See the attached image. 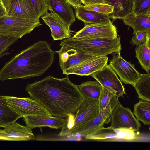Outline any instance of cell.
<instances>
[{"instance_id": "obj_15", "label": "cell", "mask_w": 150, "mask_h": 150, "mask_svg": "<svg viewBox=\"0 0 150 150\" xmlns=\"http://www.w3.org/2000/svg\"><path fill=\"white\" fill-rule=\"evenodd\" d=\"M0 129V136L7 138L8 141H30L35 137L30 128L15 122L8 124Z\"/></svg>"}, {"instance_id": "obj_9", "label": "cell", "mask_w": 150, "mask_h": 150, "mask_svg": "<svg viewBox=\"0 0 150 150\" xmlns=\"http://www.w3.org/2000/svg\"><path fill=\"white\" fill-rule=\"evenodd\" d=\"M110 122V126L114 129L128 128L138 131L141 127L131 109L124 107L120 103L112 112Z\"/></svg>"}, {"instance_id": "obj_24", "label": "cell", "mask_w": 150, "mask_h": 150, "mask_svg": "<svg viewBox=\"0 0 150 150\" xmlns=\"http://www.w3.org/2000/svg\"><path fill=\"white\" fill-rule=\"evenodd\" d=\"M150 37L144 43H141L136 47L135 56L137 59L142 67L147 73L150 71Z\"/></svg>"}, {"instance_id": "obj_5", "label": "cell", "mask_w": 150, "mask_h": 150, "mask_svg": "<svg viewBox=\"0 0 150 150\" xmlns=\"http://www.w3.org/2000/svg\"><path fill=\"white\" fill-rule=\"evenodd\" d=\"M41 25L40 20L25 19L7 15L0 17V34L20 38Z\"/></svg>"}, {"instance_id": "obj_6", "label": "cell", "mask_w": 150, "mask_h": 150, "mask_svg": "<svg viewBox=\"0 0 150 150\" xmlns=\"http://www.w3.org/2000/svg\"><path fill=\"white\" fill-rule=\"evenodd\" d=\"M4 99L6 104L21 117L29 115L52 116L45 107L30 97L5 96Z\"/></svg>"}, {"instance_id": "obj_32", "label": "cell", "mask_w": 150, "mask_h": 150, "mask_svg": "<svg viewBox=\"0 0 150 150\" xmlns=\"http://www.w3.org/2000/svg\"><path fill=\"white\" fill-rule=\"evenodd\" d=\"M30 1L39 18L48 12L49 6L47 0H30Z\"/></svg>"}, {"instance_id": "obj_7", "label": "cell", "mask_w": 150, "mask_h": 150, "mask_svg": "<svg viewBox=\"0 0 150 150\" xmlns=\"http://www.w3.org/2000/svg\"><path fill=\"white\" fill-rule=\"evenodd\" d=\"M119 76L122 83L129 84L134 87L140 78L141 74L134 65L123 59L120 53L114 54L108 65Z\"/></svg>"}, {"instance_id": "obj_35", "label": "cell", "mask_w": 150, "mask_h": 150, "mask_svg": "<svg viewBox=\"0 0 150 150\" xmlns=\"http://www.w3.org/2000/svg\"><path fill=\"white\" fill-rule=\"evenodd\" d=\"M84 5L96 4L103 3L107 4L105 0H81Z\"/></svg>"}, {"instance_id": "obj_30", "label": "cell", "mask_w": 150, "mask_h": 150, "mask_svg": "<svg viewBox=\"0 0 150 150\" xmlns=\"http://www.w3.org/2000/svg\"><path fill=\"white\" fill-rule=\"evenodd\" d=\"M18 39L15 37L0 34V59L4 56L10 54L7 52L9 47Z\"/></svg>"}, {"instance_id": "obj_21", "label": "cell", "mask_w": 150, "mask_h": 150, "mask_svg": "<svg viewBox=\"0 0 150 150\" xmlns=\"http://www.w3.org/2000/svg\"><path fill=\"white\" fill-rule=\"evenodd\" d=\"M107 4L113 7L109 17L113 20L123 19L133 13V0H105Z\"/></svg>"}, {"instance_id": "obj_14", "label": "cell", "mask_w": 150, "mask_h": 150, "mask_svg": "<svg viewBox=\"0 0 150 150\" xmlns=\"http://www.w3.org/2000/svg\"><path fill=\"white\" fill-rule=\"evenodd\" d=\"M27 126L31 129L44 127L58 129L66 126L68 118H62L52 116H39L29 115L23 117Z\"/></svg>"}, {"instance_id": "obj_12", "label": "cell", "mask_w": 150, "mask_h": 150, "mask_svg": "<svg viewBox=\"0 0 150 150\" xmlns=\"http://www.w3.org/2000/svg\"><path fill=\"white\" fill-rule=\"evenodd\" d=\"M45 24L51 30V36L54 40H61L71 37L70 25L52 11L41 17Z\"/></svg>"}, {"instance_id": "obj_29", "label": "cell", "mask_w": 150, "mask_h": 150, "mask_svg": "<svg viewBox=\"0 0 150 150\" xmlns=\"http://www.w3.org/2000/svg\"><path fill=\"white\" fill-rule=\"evenodd\" d=\"M117 133V139H121L129 142L138 140V134L135 130L128 128L114 129Z\"/></svg>"}, {"instance_id": "obj_19", "label": "cell", "mask_w": 150, "mask_h": 150, "mask_svg": "<svg viewBox=\"0 0 150 150\" xmlns=\"http://www.w3.org/2000/svg\"><path fill=\"white\" fill-rule=\"evenodd\" d=\"M76 17L87 24H107L112 22L109 15L104 14L86 9L80 5L75 9Z\"/></svg>"}, {"instance_id": "obj_28", "label": "cell", "mask_w": 150, "mask_h": 150, "mask_svg": "<svg viewBox=\"0 0 150 150\" xmlns=\"http://www.w3.org/2000/svg\"><path fill=\"white\" fill-rule=\"evenodd\" d=\"M117 133L110 126L100 127L84 137L86 139L113 140L117 139Z\"/></svg>"}, {"instance_id": "obj_26", "label": "cell", "mask_w": 150, "mask_h": 150, "mask_svg": "<svg viewBox=\"0 0 150 150\" xmlns=\"http://www.w3.org/2000/svg\"><path fill=\"white\" fill-rule=\"evenodd\" d=\"M133 113L138 121L150 125V101L140 100L134 105Z\"/></svg>"}, {"instance_id": "obj_25", "label": "cell", "mask_w": 150, "mask_h": 150, "mask_svg": "<svg viewBox=\"0 0 150 150\" xmlns=\"http://www.w3.org/2000/svg\"><path fill=\"white\" fill-rule=\"evenodd\" d=\"M5 97V96H0V127L15 122L22 117L6 104Z\"/></svg>"}, {"instance_id": "obj_37", "label": "cell", "mask_w": 150, "mask_h": 150, "mask_svg": "<svg viewBox=\"0 0 150 150\" xmlns=\"http://www.w3.org/2000/svg\"><path fill=\"white\" fill-rule=\"evenodd\" d=\"M12 1V0H0V1L5 9L7 14L10 8Z\"/></svg>"}, {"instance_id": "obj_23", "label": "cell", "mask_w": 150, "mask_h": 150, "mask_svg": "<svg viewBox=\"0 0 150 150\" xmlns=\"http://www.w3.org/2000/svg\"><path fill=\"white\" fill-rule=\"evenodd\" d=\"M119 98L115 92L103 87L99 100L100 111L105 109L112 113L120 103Z\"/></svg>"}, {"instance_id": "obj_34", "label": "cell", "mask_w": 150, "mask_h": 150, "mask_svg": "<svg viewBox=\"0 0 150 150\" xmlns=\"http://www.w3.org/2000/svg\"><path fill=\"white\" fill-rule=\"evenodd\" d=\"M150 37V32L138 31L135 33L130 41L133 45L137 46L139 44L145 42L148 38Z\"/></svg>"}, {"instance_id": "obj_18", "label": "cell", "mask_w": 150, "mask_h": 150, "mask_svg": "<svg viewBox=\"0 0 150 150\" xmlns=\"http://www.w3.org/2000/svg\"><path fill=\"white\" fill-rule=\"evenodd\" d=\"M111 113L106 110L100 111L99 114L94 118L86 125L78 129L72 135L79 134L85 137L97 129L104 127L105 124H108Z\"/></svg>"}, {"instance_id": "obj_17", "label": "cell", "mask_w": 150, "mask_h": 150, "mask_svg": "<svg viewBox=\"0 0 150 150\" xmlns=\"http://www.w3.org/2000/svg\"><path fill=\"white\" fill-rule=\"evenodd\" d=\"M49 10L71 25L75 21L73 10L66 0H47Z\"/></svg>"}, {"instance_id": "obj_8", "label": "cell", "mask_w": 150, "mask_h": 150, "mask_svg": "<svg viewBox=\"0 0 150 150\" xmlns=\"http://www.w3.org/2000/svg\"><path fill=\"white\" fill-rule=\"evenodd\" d=\"M118 36L116 27L112 22L87 24L72 37L82 39H115Z\"/></svg>"}, {"instance_id": "obj_2", "label": "cell", "mask_w": 150, "mask_h": 150, "mask_svg": "<svg viewBox=\"0 0 150 150\" xmlns=\"http://www.w3.org/2000/svg\"><path fill=\"white\" fill-rule=\"evenodd\" d=\"M54 54L47 42L39 41L5 64L0 70V80L40 76L52 64Z\"/></svg>"}, {"instance_id": "obj_20", "label": "cell", "mask_w": 150, "mask_h": 150, "mask_svg": "<svg viewBox=\"0 0 150 150\" xmlns=\"http://www.w3.org/2000/svg\"><path fill=\"white\" fill-rule=\"evenodd\" d=\"M122 19L125 25L133 28V34L140 31L150 32V13L136 15L132 13Z\"/></svg>"}, {"instance_id": "obj_4", "label": "cell", "mask_w": 150, "mask_h": 150, "mask_svg": "<svg viewBox=\"0 0 150 150\" xmlns=\"http://www.w3.org/2000/svg\"><path fill=\"white\" fill-rule=\"evenodd\" d=\"M98 100L85 98L77 111L68 117V122L65 127L61 128L58 136L69 137L78 129L90 122L100 112Z\"/></svg>"}, {"instance_id": "obj_27", "label": "cell", "mask_w": 150, "mask_h": 150, "mask_svg": "<svg viewBox=\"0 0 150 150\" xmlns=\"http://www.w3.org/2000/svg\"><path fill=\"white\" fill-rule=\"evenodd\" d=\"M139 98L150 101V74H141L134 87Z\"/></svg>"}, {"instance_id": "obj_11", "label": "cell", "mask_w": 150, "mask_h": 150, "mask_svg": "<svg viewBox=\"0 0 150 150\" xmlns=\"http://www.w3.org/2000/svg\"><path fill=\"white\" fill-rule=\"evenodd\" d=\"M90 75L98 81L103 87L115 92L119 98L126 94L122 83L109 65L106 64L102 69Z\"/></svg>"}, {"instance_id": "obj_13", "label": "cell", "mask_w": 150, "mask_h": 150, "mask_svg": "<svg viewBox=\"0 0 150 150\" xmlns=\"http://www.w3.org/2000/svg\"><path fill=\"white\" fill-rule=\"evenodd\" d=\"M108 59L107 56L92 57L76 67L67 71L64 74L88 76L103 68L107 64Z\"/></svg>"}, {"instance_id": "obj_10", "label": "cell", "mask_w": 150, "mask_h": 150, "mask_svg": "<svg viewBox=\"0 0 150 150\" xmlns=\"http://www.w3.org/2000/svg\"><path fill=\"white\" fill-rule=\"evenodd\" d=\"M59 45L61 46V48L56 52L59 54V64L63 74L94 56L85 54L71 47Z\"/></svg>"}, {"instance_id": "obj_31", "label": "cell", "mask_w": 150, "mask_h": 150, "mask_svg": "<svg viewBox=\"0 0 150 150\" xmlns=\"http://www.w3.org/2000/svg\"><path fill=\"white\" fill-rule=\"evenodd\" d=\"M133 11L136 15L150 13V0H133Z\"/></svg>"}, {"instance_id": "obj_36", "label": "cell", "mask_w": 150, "mask_h": 150, "mask_svg": "<svg viewBox=\"0 0 150 150\" xmlns=\"http://www.w3.org/2000/svg\"><path fill=\"white\" fill-rule=\"evenodd\" d=\"M67 3L75 9L82 3L81 0H66Z\"/></svg>"}, {"instance_id": "obj_16", "label": "cell", "mask_w": 150, "mask_h": 150, "mask_svg": "<svg viewBox=\"0 0 150 150\" xmlns=\"http://www.w3.org/2000/svg\"><path fill=\"white\" fill-rule=\"evenodd\" d=\"M7 15L25 19L39 20L30 0H12Z\"/></svg>"}, {"instance_id": "obj_1", "label": "cell", "mask_w": 150, "mask_h": 150, "mask_svg": "<svg viewBox=\"0 0 150 150\" xmlns=\"http://www.w3.org/2000/svg\"><path fill=\"white\" fill-rule=\"evenodd\" d=\"M25 90L52 116L62 118L75 113L85 99L67 75L61 78L47 76L28 84Z\"/></svg>"}, {"instance_id": "obj_39", "label": "cell", "mask_w": 150, "mask_h": 150, "mask_svg": "<svg viewBox=\"0 0 150 150\" xmlns=\"http://www.w3.org/2000/svg\"><path fill=\"white\" fill-rule=\"evenodd\" d=\"M0 140L8 141L7 138L1 136H0Z\"/></svg>"}, {"instance_id": "obj_38", "label": "cell", "mask_w": 150, "mask_h": 150, "mask_svg": "<svg viewBox=\"0 0 150 150\" xmlns=\"http://www.w3.org/2000/svg\"><path fill=\"white\" fill-rule=\"evenodd\" d=\"M7 15L5 9L0 1V17Z\"/></svg>"}, {"instance_id": "obj_33", "label": "cell", "mask_w": 150, "mask_h": 150, "mask_svg": "<svg viewBox=\"0 0 150 150\" xmlns=\"http://www.w3.org/2000/svg\"><path fill=\"white\" fill-rule=\"evenodd\" d=\"M84 6L87 9L109 15L112 13L113 10L112 6L103 3L88 4Z\"/></svg>"}, {"instance_id": "obj_3", "label": "cell", "mask_w": 150, "mask_h": 150, "mask_svg": "<svg viewBox=\"0 0 150 150\" xmlns=\"http://www.w3.org/2000/svg\"><path fill=\"white\" fill-rule=\"evenodd\" d=\"M63 45L75 48L82 53L94 56H104L120 53L122 49L120 37L115 39H82L71 37L61 42Z\"/></svg>"}, {"instance_id": "obj_22", "label": "cell", "mask_w": 150, "mask_h": 150, "mask_svg": "<svg viewBox=\"0 0 150 150\" xmlns=\"http://www.w3.org/2000/svg\"><path fill=\"white\" fill-rule=\"evenodd\" d=\"M85 98L99 100L103 87L97 81H89L76 85Z\"/></svg>"}]
</instances>
